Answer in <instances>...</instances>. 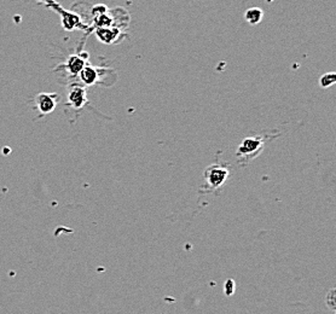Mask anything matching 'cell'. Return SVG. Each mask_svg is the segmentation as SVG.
I'll list each match as a JSON object with an SVG mask.
<instances>
[{
  "label": "cell",
  "instance_id": "obj_3",
  "mask_svg": "<svg viewBox=\"0 0 336 314\" xmlns=\"http://www.w3.org/2000/svg\"><path fill=\"white\" fill-rule=\"evenodd\" d=\"M59 100V96L56 93H39L35 97V105L40 114H51L55 110Z\"/></svg>",
  "mask_w": 336,
  "mask_h": 314
},
{
  "label": "cell",
  "instance_id": "obj_7",
  "mask_svg": "<svg viewBox=\"0 0 336 314\" xmlns=\"http://www.w3.org/2000/svg\"><path fill=\"white\" fill-rule=\"evenodd\" d=\"M85 65H86V63H85V56L74 55V56H71V57H69L65 67H67L69 73L73 74V75H77L80 73L81 69H83Z\"/></svg>",
  "mask_w": 336,
  "mask_h": 314
},
{
  "label": "cell",
  "instance_id": "obj_5",
  "mask_svg": "<svg viewBox=\"0 0 336 314\" xmlns=\"http://www.w3.org/2000/svg\"><path fill=\"white\" fill-rule=\"evenodd\" d=\"M99 75H100L99 69L92 67V65H89V64L85 65L79 73L80 80L83 81V84L86 85V86L95 85L97 83V80H98Z\"/></svg>",
  "mask_w": 336,
  "mask_h": 314
},
{
  "label": "cell",
  "instance_id": "obj_8",
  "mask_svg": "<svg viewBox=\"0 0 336 314\" xmlns=\"http://www.w3.org/2000/svg\"><path fill=\"white\" fill-rule=\"evenodd\" d=\"M244 18H246L247 23H249L250 26H256L264 18V11L259 8H250L248 9L244 14Z\"/></svg>",
  "mask_w": 336,
  "mask_h": 314
},
{
  "label": "cell",
  "instance_id": "obj_4",
  "mask_svg": "<svg viewBox=\"0 0 336 314\" xmlns=\"http://www.w3.org/2000/svg\"><path fill=\"white\" fill-rule=\"evenodd\" d=\"M86 102H87L86 90L81 86H74L73 89L70 90V92H69L68 104L73 109L79 110L81 108H84Z\"/></svg>",
  "mask_w": 336,
  "mask_h": 314
},
{
  "label": "cell",
  "instance_id": "obj_9",
  "mask_svg": "<svg viewBox=\"0 0 336 314\" xmlns=\"http://www.w3.org/2000/svg\"><path fill=\"white\" fill-rule=\"evenodd\" d=\"M335 83H336V74L334 71H330V73L322 75L319 78V85L320 87H323V89H328V87L332 86Z\"/></svg>",
  "mask_w": 336,
  "mask_h": 314
},
{
  "label": "cell",
  "instance_id": "obj_10",
  "mask_svg": "<svg viewBox=\"0 0 336 314\" xmlns=\"http://www.w3.org/2000/svg\"><path fill=\"white\" fill-rule=\"evenodd\" d=\"M326 298H329V300L330 301H328V302H326V304H329V306H330V308L331 309H334V307H335V294H334V289H331L330 290V293H329L328 295H326Z\"/></svg>",
  "mask_w": 336,
  "mask_h": 314
},
{
  "label": "cell",
  "instance_id": "obj_1",
  "mask_svg": "<svg viewBox=\"0 0 336 314\" xmlns=\"http://www.w3.org/2000/svg\"><path fill=\"white\" fill-rule=\"evenodd\" d=\"M270 137L263 136V134H257V136L247 137L242 140V143L238 146L236 157L238 162L248 163L252 160L255 159L262 153L264 146H265L266 141H268Z\"/></svg>",
  "mask_w": 336,
  "mask_h": 314
},
{
  "label": "cell",
  "instance_id": "obj_6",
  "mask_svg": "<svg viewBox=\"0 0 336 314\" xmlns=\"http://www.w3.org/2000/svg\"><path fill=\"white\" fill-rule=\"evenodd\" d=\"M119 35H120V29L118 27H106L97 29V36L104 44L115 43Z\"/></svg>",
  "mask_w": 336,
  "mask_h": 314
},
{
  "label": "cell",
  "instance_id": "obj_2",
  "mask_svg": "<svg viewBox=\"0 0 336 314\" xmlns=\"http://www.w3.org/2000/svg\"><path fill=\"white\" fill-rule=\"evenodd\" d=\"M229 175H230V169L228 166L221 165V163H214V165L208 166L203 174L206 184L203 188H207L206 192H212V191L221 188L228 180Z\"/></svg>",
  "mask_w": 336,
  "mask_h": 314
}]
</instances>
